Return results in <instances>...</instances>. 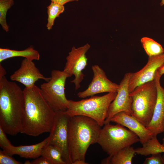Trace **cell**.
<instances>
[{"label":"cell","mask_w":164,"mask_h":164,"mask_svg":"<svg viewBox=\"0 0 164 164\" xmlns=\"http://www.w3.org/2000/svg\"><path fill=\"white\" fill-rule=\"evenodd\" d=\"M101 127L87 117L77 115L70 117L68 145L72 164H87L86 152L89 146L97 143Z\"/></svg>","instance_id":"cell-3"},{"label":"cell","mask_w":164,"mask_h":164,"mask_svg":"<svg viewBox=\"0 0 164 164\" xmlns=\"http://www.w3.org/2000/svg\"><path fill=\"white\" fill-rule=\"evenodd\" d=\"M130 73H128L125 74L119 84L116 95L109 106L107 117L105 121L104 124L110 123L111 119L113 116L120 112H124L131 115L132 99L129 95L130 93L128 90Z\"/></svg>","instance_id":"cell-10"},{"label":"cell","mask_w":164,"mask_h":164,"mask_svg":"<svg viewBox=\"0 0 164 164\" xmlns=\"http://www.w3.org/2000/svg\"><path fill=\"white\" fill-rule=\"evenodd\" d=\"M50 80L41 84L40 89L43 97L55 111H66L69 105L65 94L66 79L69 76L63 71L53 70Z\"/></svg>","instance_id":"cell-7"},{"label":"cell","mask_w":164,"mask_h":164,"mask_svg":"<svg viewBox=\"0 0 164 164\" xmlns=\"http://www.w3.org/2000/svg\"><path fill=\"white\" fill-rule=\"evenodd\" d=\"M129 95L132 99L131 115L146 127L151 120L157 99L154 80L138 86Z\"/></svg>","instance_id":"cell-5"},{"label":"cell","mask_w":164,"mask_h":164,"mask_svg":"<svg viewBox=\"0 0 164 164\" xmlns=\"http://www.w3.org/2000/svg\"><path fill=\"white\" fill-rule=\"evenodd\" d=\"M32 164H51L50 161L46 157L40 156L31 162Z\"/></svg>","instance_id":"cell-27"},{"label":"cell","mask_w":164,"mask_h":164,"mask_svg":"<svg viewBox=\"0 0 164 164\" xmlns=\"http://www.w3.org/2000/svg\"><path fill=\"white\" fill-rule=\"evenodd\" d=\"M135 154V149L131 146H128L104 159L101 163L132 164V159Z\"/></svg>","instance_id":"cell-17"},{"label":"cell","mask_w":164,"mask_h":164,"mask_svg":"<svg viewBox=\"0 0 164 164\" xmlns=\"http://www.w3.org/2000/svg\"><path fill=\"white\" fill-rule=\"evenodd\" d=\"M164 63V53L155 56H149L146 64L141 70L131 73L129 81L130 93L138 86L154 80L158 69Z\"/></svg>","instance_id":"cell-12"},{"label":"cell","mask_w":164,"mask_h":164,"mask_svg":"<svg viewBox=\"0 0 164 164\" xmlns=\"http://www.w3.org/2000/svg\"><path fill=\"white\" fill-rule=\"evenodd\" d=\"M15 57H22L28 60H39L40 54L32 47H29L23 50H17L8 48H0V62L7 59Z\"/></svg>","instance_id":"cell-18"},{"label":"cell","mask_w":164,"mask_h":164,"mask_svg":"<svg viewBox=\"0 0 164 164\" xmlns=\"http://www.w3.org/2000/svg\"><path fill=\"white\" fill-rule=\"evenodd\" d=\"M41 156L47 158L51 164H67L60 150L52 145L48 144L43 148Z\"/></svg>","instance_id":"cell-20"},{"label":"cell","mask_w":164,"mask_h":164,"mask_svg":"<svg viewBox=\"0 0 164 164\" xmlns=\"http://www.w3.org/2000/svg\"><path fill=\"white\" fill-rule=\"evenodd\" d=\"M161 153H159L152 155L150 157L145 159L143 164H164L162 156Z\"/></svg>","instance_id":"cell-25"},{"label":"cell","mask_w":164,"mask_h":164,"mask_svg":"<svg viewBox=\"0 0 164 164\" xmlns=\"http://www.w3.org/2000/svg\"><path fill=\"white\" fill-rule=\"evenodd\" d=\"M93 73L92 80L88 87L78 92V97L84 98L105 92H117L119 85L108 79L103 70L97 65L92 66Z\"/></svg>","instance_id":"cell-11"},{"label":"cell","mask_w":164,"mask_h":164,"mask_svg":"<svg viewBox=\"0 0 164 164\" xmlns=\"http://www.w3.org/2000/svg\"><path fill=\"white\" fill-rule=\"evenodd\" d=\"M140 142L137 135L119 124H105L101 129L97 143L109 155Z\"/></svg>","instance_id":"cell-6"},{"label":"cell","mask_w":164,"mask_h":164,"mask_svg":"<svg viewBox=\"0 0 164 164\" xmlns=\"http://www.w3.org/2000/svg\"><path fill=\"white\" fill-rule=\"evenodd\" d=\"M49 136L41 142L36 144L25 145L10 146L3 149L9 155H18L21 158L36 159L41 156L43 148L48 144Z\"/></svg>","instance_id":"cell-16"},{"label":"cell","mask_w":164,"mask_h":164,"mask_svg":"<svg viewBox=\"0 0 164 164\" xmlns=\"http://www.w3.org/2000/svg\"><path fill=\"white\" fill-rule=\"evenodd\" d=\"M110 122L127 127L137 135L142 145L153 135V133L136 118L124 112L115 114L111 118Z\"/></svg>","instance_id":"cell-15"},{"label":"cell","mask_w":164,"mask_h":164,"mask_svg":"<svg viewBox=\"0 0 164 164\" xmlns=\"http://www.w3.org/2000/svg\"><path fill=\"white\" fill-rule=\"evenodd\" d=\"M160 4L161 6H162L164 5V0H161Z\"/></svg>","instance_id":"cell-32"},{"label":"cell","mask_w":164,"mask_h":164,"mask_svg":"<svg viewBox=\"0 0 164 164\" xmlns=\"http://www.w3.org/2000/svg\"><path fill=\"white\" fill-rule=\"evenodd\" d=\"M6 133L0 126V146L3 149L12 145L8 139Z\"/></svg>","instance_id":"cell-26"},{"label":"cell","mask_w":164,"mask_h":164,"mask_svg":"<svg viewBox=\"0 0 164 164\" xmlns=\"http://www.w3.org/2000/svg\"><path fill=\"white\" fill-rule=\"evenodd\" d=\"M162 145H163V146L164 147V137H163V138H162Z\"/></svg>","instance_id":"cell-33"},{"label":"cell","mask_w":164,"mask_h":164,"mask_svg":"<svg viewBox=\"0 0 164 164\" xmlns=\"http://www.w3.org/2000/svg\"><path fill=\"white\" fill-rule=\"evenodd\" d=\"M162 158L164 161V154L162 156Z\"/></svg>","instance_id":"cell-35"},{"label":"cell","mask_w":164,"mask_h":164,"mask_svg":"<svg viewBox=\"0 0 164 164\" xmlns=\"http://www.w3.org/2000/svg\"><path fill=\"white\" fill-rule=\"evenodd\" d=\"M90 48L88 43L77 48L73 46L66 57L67 61L63 71L69 77L73 75L74 78L71 81L75 85V90L80 87V83L84 79L83 70L87 64V58L86 54Z\"/></svg>","instance_id":"cell-9"},{"label":"cell","mask_w":164,"mask_h":164,"mask_svg":"<svg viewBox=\"0 0 164 164\" xmlns=\"http://www.w3.org/2000/svg\"><path fill=\"white\" fill-rule=\"evenodd\" d=\"M161 76L157 70L155 77L157 91V97L156 104L151 120L146 127L153 135H157L163 132V124L164 121V88L161 86L160 80Z\"/></svg>","instance_id":"cell-14"},{"label":"cell","mask_w":164,"mask_h":164,"mask_svg":"<svg viewBox=\"0 0 164 164\" xmlns=\"http://www.w3.org/2000/svg\"><path fill=\"white\" fill-rule=\"evenodd\" d=\"M142 145V147L135 149L136 154L146 156L150 155L164 152V147L158 141L157 135H153Z\"/></svg>","instance_id":"cell-19"},{"label":"cell","mask_w":164,"mask_h":164,"mask_svg":"<svg viewBox=\"0 0 164 164\" xmlns=\"http://www.w3.org/2000/svg\"><path fill=\"white\" fill-rule=\"evenodd\" d=\"M21 164V162L15 160L4 150H0V164Z\"/></svg>","instance_id":"cell-24"},{"label":"cell","mask_w":164,"mask_h":164,"mask_svg":"<svg viewBox=\"0 0 164 164\" xmlns=\"http://www.w3.org/2000/svg\"><path fill=\"white\" fill-rule=\"evenodd\" d=\"M78 0H51L52 2H54L63 5L67 3Z\"/></svg>","instance_id":"cell-28"},{"label":"cell","mask_w":164,"mask_h":164,"mask_svg":"<svg viewBox=\"0 0 164 164\" xmlns=\"http://www.w3.org/2000/svg\"><path fill=\"white\" fill-rule=\"evenodd\" d=\"M24 110L23 90L3 76L0 79V126L6 134L20 133Z\"/></svg>","instance_id":"cell-2"},{"label":"cell","mask_w":164,"mask_h":164,"mask_svg":"<svg viewBox=\"0 0 164 164\" xmlns=\"http://www.w3.org/2000/svg\"><path fill=\"white\" fill-rule=\"evenodd\" d=\"M6 74L5 70L0 64V79L2 78L3 76H5Z\"/></svg>","instance_id":"cell-29"},{"label":"cell","mask_w":164,"mask_h":164,"mask_svg":"<svg viewBox=\"0 0 164 164\" xmlns=\"http://www.w3.org/2000/svg\"><path fill=\"white\" fill-rule=\"evenodd\" d=\"M25 110L20 133L37 136L50 132L55 115V111L46 101L39 88L35 85L23 90Z\"/></svg>","instance_id":"cell-1"},{"label":"cell","mask_w":164,"mask_h":164,"mask_svg":"<svg viewBox=\"0 0 164 164\" xmlns=\"http://www.w3.org/2000/svg\"><path fill=\"white\" fill-rule=\"evenodd\" d=\"M25 164H31V162L29 160H26L24 163Z\"/></svg>","instance_id":"cell-31"},{"label":"cell","mask_w":164,"mask_h":164,"mask_svg":"<svg viewBox=\"0 0 164 164\" xmlns=\"http://www.w3.org/2000/svg\"><path fill=\"white\" fill-rule=\"evenodd\" d=\"M157 71L161 76L164 74V63L158 69Z\"/></svg>","instance_id":"cell-30"},{"label":"cell","mask_w":164,"mask_h":164,"mask_svg":"<svg viewBox=\"0 0 164 164\" xmlns=\"http://www.w3.org/2000/svg\"><path fill=\"white\" fill-rule=\"evenodd\" d=\"M10 79L21 83L25 87L29 88L35 85L39 79L48 81L51 77H45L40 72L32 60L26 58L23 60L20 67L10 76Z\"/></svg>","instance_id":"cell-13"},{"label":"cell","mask_w":164,"mask_h":164,"mask_svg":"<svg viewBox=\"0 0 164 164\" xmlns=\"http://www.w3.org/2000/svg\"><path fill=\"white\" fill-rule=\"evenodd\" d=\"M14 4V0H0V24L2 29L6 32L9 30L6 20L7 12Z\"/></svg>","instance_id":"cell-23"},{"label":"cell","mask_w":164,"mask_h":164,"mask_svg":"<svg viewBox=\"0 0 164 164\" xmlns=\"http://www.w3.org/2000/svg\"><path fill=\"white\" fill-rule=\"evenodd\" d=\"M142 46L149 56L158 55L164 53L162 46L152 39L143 37L141 40Z\"/></svg>","instance_id":"cell-21"},{"label":"cell","mask_w":164,"mask_h":164,"mask_svg":"<svg viewBox=\"0 0 164 164\" xmlns=\"http://www.w3.org/2000/svg\"><path fill=\"white\" fill-rule=\"evenodd\" d=\"M70 117L65 111H55L53 124L49 136L48 144L54 145L60 150L67 164H72L68 145Z\"/></svg>","instance_id":"cell-8"},{"label":"cell","mask_w":164,"mask_h":164,"mask_svg":"<svg viewBox=\"0 0 164 164\" xmlns=\"http://www.w3.org/2000/svg\"><path fill=\"white\" fill-rule=\"evenodd\" d=\"M117 93L111 92L102 96L94 95L77 101L69 100V107L65 112L70 117L81 115L90 118L102 127L107 117L110 104Z\"/></svg>","instance_id":"cell-4"},{"label":"cell","mask_w":164,"mask_h":164,"mask_svg":"<svg viewBox=\"0 0 164 164\" xmlns=\"http://www.w3.org/2000/svg\"><path fill=\"white\" fill-rule=\"evenodd\" d=\"M47 8L48 17L46 26L47 29L50 30L52 29L56 18L59 17L65 9L63 5L52 2Z\"/></svg>","instance_id":"cell-22"},{"label":"cell","mask_w":164,"mask_h":164,"mask_svg":"<svg viewBox=\"0 0 164 164\" xmlns=\"http://www.w3.org/2000/svg\"><path fill=\"white\" fill-rule=\"evenodd\" d=\"M163 132L164 133V121L163 124Z\"/></svg>","instance_id":"cell-34"}]
</instances>
